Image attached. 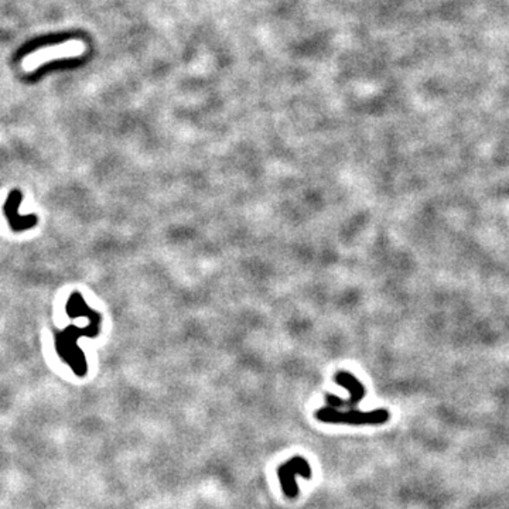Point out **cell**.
<instances>
[{"label": "cell", "mask_w": 509, "mask_h": 509, "mask_svg": "<svg viewBox=\"0 0 509 509\" xmlns=\"http://www.w3.org/2000/svg\"><path fill=\"white\" fill-rule=\"evenodd\" d=\"M316 418L320 422L334 425H383L389 421V412L385 409H377L374 412H359L357 409H351L341 412L331 406H326L316 413Z\"/></svg>", "instance_id": "1"}, {"label": "cell", "mask_w": 509, "mask_h": 509, "mask_svg": "<svg viewBox=\"0 0 509 509\" xmlns=\"http://www.w3.org/2000/svg\"><path fill=\"white\" fill-rule=\"evenodd\" d=\"M300 475L303 478H311V467L309 461L303 457H293L277 470V477L281 481V487L287 498H296L298 495V487L296 482V477Z\"/></svg>", "instance_id": "2"}, {"label": "cell", "mask_w": 509, "mask_h": 509, "mask_svg": "<svg viewBox=\"0 0 509 509\" xmlns=\"http://www.w3.org/2000/svg\"><path fill=\"white\" fill-rule=\"evenodd\" d=\"M335 381L337 383H340L342 388L348 389L350 390V399L348 401H342L340 399L338 396L335 395H327L326 396V401L329 403V406L334 407V409H338V407H346L348 410L351 409H355L357 405L364 399L365 396V388L364 385L355 378L353 377L351 374L348 372H338L335 375Z\"/></svg>", "instance_id": "3"}, {"label": "cell", "mask_w": 509, "mask_h": 509, "mask_svg": "<svg viewBox=\"0 0 509 509\" xmlns=\"http://www.w3.org/2000/svg\"><path fill=\"white\" fill-rule=\"evenodd\" d=\"M78 51H80L78 45H71V47H68V45H65V47H58V49H54L51 51H43V53L34 56V58L29 64V67L37 65V64H40L43 61H49V60L56 58V57H64V56H68V54H75Z\"/></svg>", "instance_id": "4"}]
</instances>
